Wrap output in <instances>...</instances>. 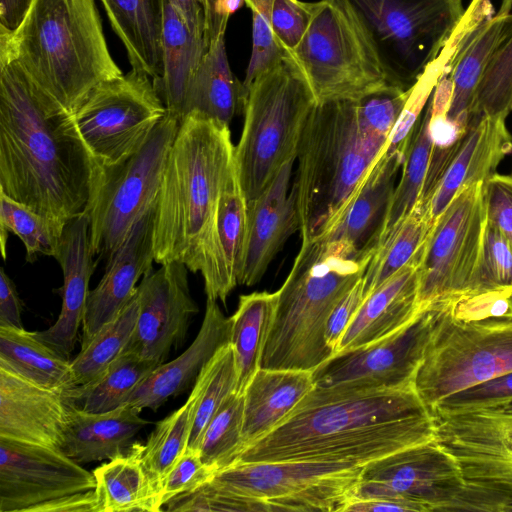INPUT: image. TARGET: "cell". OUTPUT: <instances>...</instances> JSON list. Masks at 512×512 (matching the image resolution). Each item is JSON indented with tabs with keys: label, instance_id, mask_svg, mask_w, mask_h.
I'll return each instance as SVG.
<instances>
[{
	"label": "cell",
	"instance_id": "obj_1",
	"mask_svg": "<svg viewBox=\"0 0 512 512\" xmlns=\"http://www.w3.org/2000/svg\"><path fill=\"white\" fill-rule=\"evenodd\" d=\"M436 418L415 387H314L267 435L246 446L236 463L346 462L366 465L434 441Z\"/></svg>",
	"mask_w": 512,
	"mask_h": 512
},
{
	"label": "cell",
	"instance_id": "obj_2",
	"mask_svg": "<svg viewBox=\"0 0 512 512\" xmlns=\"http://www.w3.org/2000/svg\"><path fill=\"white\" fill-rule=\"evenodd\" d=\"M98 169L72 113L0 62V191L65 227L86 212Z\"/></svg>",
	"mask_w": 512,
	"mask_h": 512
},
{
	"label": "cell",
	"instance_id": "obj_3",
	"mask_svg": "<svg viewBox=\"0 0 512 512\" xmlns=\"http://www.w3.org/2000/svg\"><path fill=\"white\" fill-rule=\"evenodd\" d=\"M15 61L73 113L98 84L123 73L109 52L95 0H32L13 31L0 27V62Z\"/></svg>",
	"mask_w": 512,
	"mask_h": 512
},
{
	"label": "cell",
	"instance_id": "obj_4",
	"mask_svg": "<svg viewBox=\"0 0 512 512\" xmlns=\"http://www.w3.org/2000/svg\"><path fill=\"white\" fill-rule=\"evenodd\" d=\"M388 139L366 120L360 101L315 104L299 142L292 186L302 241L319 239L336 224Z\"/></svg>",
	"mask_w": 512,
	"mask_h": 512
},
{
	"label": "cell",
	"instance_id": "obj_5",
	"mask_svg": "<svg viewBox=\"0 0 512 512\" xmlns=\"http://www.w3.org/2000/svg\"><path fill=\"white\" fill-rule=\"evenodd\" d=\"M373 252L344 240L302 241L278 290L260 368L314 371L333 356L325 341L328 319L362 279Z\"/></svg>",
	"mask_w": 512,
	"mask_h": 512
},
{
	"label": "cell",
	"instance_id": "obj_6",
	"mask_svg": "<svg viewBox=\"0 0 512 512\" xmlns=\"http://www.w3.org/2000/svg\"><path fill=\"white\" fill-rule=\"evenodd\" d=\"M234 155L228 125L195 111L180 121L155 204L157 264L183 263L211 233Z\"/></svg>",
	"mask_w": 512,
	"mask_h": 512
},
{
	"label": "cell",
	"instance_id": "obj_7",
	"mask_svg": "<svg viewBox=\"0 0 512 512\" xmlns=\"http://www.w3.org/2000/svg\"><path fill=\"white\" fill-rule=\"evenodd\" d=\"M313 92L289 54L257 76L243 104L244 125L235 163L247 202L256 199L289 160L296 159Z\"/></svg>",
	"mask_w": 512,
	"mask_h": 512
},
{
	"label": "cell",
	"instance_id": "obj_8",
	"mask_svg": "<svg viewBox=\"0 0 512 512\" xmlns=\"http://www.w3.org/2000/svg\"><path fill=\"white\" fill-rule=\"evenodd\" d=\"M372 49L389 85L411 89L461 21L463 0H336Z\"/></svg>",
	"mask_w": 512,
	"mask_h": 512
},
{
	"label": "cell",
	"instance_id": "obj_9",
	"mask_svg": "<svg viewBox=\"0 0 512 512\" xmlns=\"http://www.w3.org/2000/svg\"><path fill=\"white\" fill-rule=\"evenodd\" d=\"M180 121L167 114L143 146L123 162L99 166L85 213L92 254L107 264L155 203Z\"/></svg>",
	"mask_w": 512,
	"mask_h": 512
},
{
	"label": "cell",
	"instance_id": "obj_10",
	"mask_svg": "<svg viewBox=\"0 0 512 512\" xmlns=\"http://www.w3.org/2000/svg\"><path fill=\"white\" fill-rule=\"evenodd\" d=\"M289 55L316 103L360 101L391 86L360 30L336 0L313 2L307 31Z\"/></svg>",
	"mask_w": 512,
	"mask_h": 512
},
{
	"label": "cell",
	"instance_id": "obj_11",
	"mask_svg": "<svg viewBox=\"0 0 512 512\" xmlns=\"http://www.w3.org/2000/svg\"><path fill=\"white\" fill-rule=\"evenodd\" d=\"M448 304L414 380L429 411L453 393L512 371V316L464 322Z\"/></svg>",
	"mask_w": 512,
	"mask_h": 512
},
{
	"label": "cell",
	"instance_id": "obj_12",
	"mask_svg": "<svg viewBox=\"0 0 512 512\" xmlns=\"http://www.w3.org/2000/svg\"><path fill=\"white\" fill-rule=\"evenodd\" d=\"M363 465L346 462L272 461L236 463L212 483L267 503L271 511H343L354 497Z\"/></svg>",
	"mask_w": 512,
	"mask_h": 512
},
{
	"label": "cell",
	"instance_id": "obj_13",
	"mask_svg": "<svg viewBox=\"0 0 512 512\" xmlns=\"http://www.w3.org/2000/svg\"><path fill=\"white\" fill-rule=\"evenodd\" d=\"M166 113L153 80L131 69L94 87L72 117L90 154L105 167L138 151Z\"/></svg>",
	"mask_w": 512,
	"mask_h": 512
},
{
	"label": "cell",
	"instance_id": "obj_14",
	"mask_svg": "<svg viewBox=\"0 0 512 512\" xmlns=\"http://www.w3.org/2000/svg\"><path fill=\"white\" fill-rule=\"evenodd\" d=\"M483 182L463 189L436 219L424 243L419 309L450 302L466 290L478 262L485 226Z\"/></svg>",
	"mask_w": 512,
	"mask_h": 512
},
{
	"label": "cell",
	"instance_id": "obj_15",
	"mask_svg": "<svg viewBox=\"0 0 512 512\" xmlns=\"http://www.w3.org/2000/svg\"><path fill=\"white\" fill-rule=\"evenodd\" d=\"M446 303L421 309L392 335L330 357L314 371V384L359 389H398L414 386L439 315Z\"/></svg>",
	"mask_w": 512,
	"mask_h": 512
},
{
	"label": "cell",
	"instance_id": "obj_16",
	"mask_svg": "<svg viewBox=\"0 0 512 512\" xmlns=\"http://www.w3.org/2000/svg\"><path fill=\"white\" fill-rule=\"evenodd\" d=\"M465 483L456 460L434 440L364 465L352 499H393L423 512L447 511Z\"/></svg>",
	"mask_w": 512,
	"mask_h": 512
},
{
	"label": "cell",
	"instance_id": "obj_17",
	"mask_svg": "<svg viewBox=\"0 0 512 512\" xmlns=\"http://www.w3.org/2000/svg\"><path fill=\"white\" fill-rule=\"evenodd\" d=\"M95 486L93 472L60 448L0 437V512H33Z\"/></svg>",
	"mask_w": 512,
	"mask_h": 512
},
{
	"label": "cell",
	"instance_id": "obj_18",
	"mask_svg": "<svg viewBox=\"0 0 512 512\" xmlns=\"http://www.w3.org/2000/svg\"><path fill=\"white\" fill-rule=\"evenodd\" d=\"M139 314L125 351L161 365L173 347L185 340L190 319L198 312L188 285V268L180 261L150 270L137 286Z\"/></svg>",
	"mask_w": 512,
	"mask_h": 512
},
{
	"label": "cell",
	"instance_id": "obj_19",
	"mask_svg": "<svg viewBox=\"0 0 512 512\" xmlns=\"http://www.w3.org/2000/svg\"><path fill=\"white\" fill-rule=\"evenodd\" d=\"M435 440L466 482L512 490V414L480 410L436 418Z\"/></svg>",
	"mask_w": 512,
	"mask_h": 512
},
{
	"label": "cell",
	"instance_id": "obj_20",
	"mask_svg": "<svg viewBox=\"0 0 512 512\" xmlns=\"http://www.w3.org/2000/svg\"><path fill=\"white\" fill-rule=\"evenodd\" d=\"M247 223V200L234 163L220 194L214 228L184 263L189 271L202 274L207 299L225 303L239 284Z\"/></svg>",
	"mask_w": 512,
	"mask_h": 512
},
{
	"label": "cell",
	"instance_id": "obj_21",
	"mask_svg": "<svg viewBox=\"0 0 512 512\" xmlns=\"http://www.w3.org/2000/svg\"><path fill=\"white\" fill-rule=\"evenodd\" d=\"M154 216L155 205L134 225L123 245L105 265L98 285L89 291L81 346L120 314L135 295L138 280L153 269Z\"/></svg>",
	"mask_w": 512,
	"mask_h": 512
},
{
	"label": "cell",
	"instance_id": "obj_22",
	"mask_svg": "<svg viewBox=\"0 0 512 512\" xmlns=\"http://www.w3.org/2000/svg\"><path fill=\"white\" fill-rule=\"evenodd\" d=\"M294 161L286 162L263 192L247 202V240L239 285L257 284L289 236L299 231L296 194L293 188L289 190Z\"/></svg>",
	"mask_w": 512,
	"mask_h": 512
},
{
	"label": "cell",
	"instance_id": "obj_23",
	"mask_svg": "<svg viewBox=\"0 0 512 512\" xmlns=\"http://www.w3.org/2000/svg\"><path fill=\"white\" fill-rule=\"evenodd\" d=\"M90 245V223L87 213L70 221L64 228L57 257L63 273L60 314L48 329L34 331V336L71 361L82 325L90 278L97 262Z\"/></svg>",
	"mask_w": 512,
	"mask_h": 512
},
{
	"label": "cell",
	"instance_id": "obj_24",
	"mask_svg": "<svg viewBox=\"0 0 512 512\" xmlns=\"http://www.w3.org/2000/svg\"><path fill=\"white\" fill-rule=\"evenodd\" d=\"M67 423L68 405L61 391L0 368V437L61 448Z\"/></svg>",
	"mask_w": 512,
	"mask_h": 512
},
{
	"label": "cell",
	"instance_id": "obj_25",
	"mask_svg": "<svg viewBox=\"0 0 512 512\" xmlns=\"http://www.w3.org/2000/svg\"><path fill=\"white\" fill-rule=\"evenodd\" d=\"M231 319L217 301L207 299L201 327L190 346L174 360L154 369L132 392L127 404L139 410H156L170 397L194 384L215 353L230 342Z\"/></svg>",
	"mask_w": 512,
	"mask_h": 512
},
{
	"label": "cell",
	"instance_id": "obj_26",
	"mask_svg": "<svg viewBox=\"0 0 512 512\" xmlns=\"http://www.w3.org/2000/svg\"><path fill=\"white\" fill-rule=\"evenodd\" d=\"M423 246L407 265L364 298L336 354L382 340L404 327L418 314Z\"/></svg>",
	"mask_w": 512,
	"mask_h": 512
},
{
	"label": "cell",
	"instance_id": "obj_27",
	"mask_svg": "<svg viewBox=\"0 0 512 512\" xmlns=\"http://www.w3.org/2000/svg\"><path fill=\"white\" fill-rule=\"evenodd\" d=\"M512 151L505 119L484 117L470 122L430 200L433 222L466 187L484 182Z\"/></svg>",
	"mask_w": 512,
	"mask_h": 512
},
{
	"label": "cell",
	"instance_id": "obj_28",
	"mask_svg": "<svg viewBox=\"0 0 512 512\" xmlns=\"http://www.w3.org/2000/svg\"><path fill=\"white\" fill-rule=\"evenodd\" d=\"M406 150L386 147L340 219L321 238L344 240L359 249L375 250Z\"/></svg>",
	"mask_w": 512,
	"mask_h": 512
},
{
	"label": "cell",
	"instance_id": "obj_29",
	"mask_svg": "<svg viewBox=\"0 0 512 512\" xmlns=\"http://www.w3.org/2000/svg\"><path fill=\"white\" fill-rule=\"evenodd\" d=\"M140 413L129 404L104 413L84 412L68 405L60 449L81 465L116 458L130 449L134 437L148 424Z\"/></svg>",
	"mask_w": 512,
	"mask_h": 512
},
{
	"label": "cell",
	"instance_id": "obj_30",
	"mask_svg": "<svg viewBox=\"0 0 512 512\" xmlns=\"http://www.w3.org/2000/svg\"><path fill=\"white\" fill-rule=\"evenodd\" d=\"M314 385L312 371L259 368L243 393L244 448L283 422Z\"/></svg>",
	"mask_w": 512,
	"mask_h": 512
},
{
	"label": "cell",
	"instance_id": "obj_31",
	"mask_svg": "<svg viewBox=\"0 0 512 512\" xmlns=\"http://www.w3.org/2000/svg\"><path fill=\"white\" fill-rule=\"evenodd\" d=\"M111 27L123 43L132 69L153 82L163 75L164 0H100Z\"/></svg>",
	"mask_w": 512,
	"mask_h": 512
},
{
	"label": "cell",
	"instance_id": "obj_32",
	"mask_svg": "<svg viewBox=\"0 0 512 512\" xmlns=\"http://www.w3.org/2000/svg\"><path fill=\"white\" fill-rule=\"evenodd\" d=\"M511 9L512 0H502L497 13L470 33L449 63L447 74L452 81L453 92L446 118L460 133L467 127L475 91L500 41Z\"/></svg>",
	"mask_w": 512,
	"mask_h": 512
},
{
	"label": "cell",
	"instance_id": "obj_33",
	"mask_svg": "<svg viewBox=\"0 0 512 512\" xmlns=\"http://www.w3.org/2000/svg\"><path fill=\"white\" fill-rule=\"evenodd\" d=\"M163 10V75L154 85L167 114L181 121L189 84L207 45L191 32L170 0H164Z\"/></svg>",
	"mask_w": 512,
	"mask_h": 512
},
{
	"label": "cell",
	"instance_id": "obj_34",
	"mask_svg": "<svg viewBox=\"0 0 512 512\" xmlns=\"http://www.w3.org/2000/svg\"><path fill=\"white\" fill-rule=\"evenodd\" d=\"M100 512H159L161 496L142 459V444L93 470Z\"/></svg>",
	"mask_w": 512,
	"mask_h": 512
},
{
	"label": "cell",
	"instance_id": "obj_35",
	"mask_svg": "<svg viewBox=\"0 0 512 512\" xmlns=\"http://www.w3.org/2000/svg\"><path fill=\"white\" fill-rule=\"evenodd\" d=\"M242 83L232 73L225 46V37L210 45L189 84L183 118L199 112L225 125L242 107Z\"/></svg>",
	"mask_w": 512,
	"mask_h": 512
},
{
	"label": "cell",
	"instance_id": "obj_36",
	"mask_svg": "<svg viewBox=\"0 0 512 512\" xmlns=\"http://www.w3.org/2000/svg\"><path fill=\"white\" fill-rule=\"evenodd\" d=\"M278 290L253 292L239 297L230 317V345L236 370V393L243 394L258 371L273 324Z\"/></svg>",
	"mask_w": 512,
	"mask_h": 512
},
{
	"label": "cell",
	"instance_id": "obj_37",
	"mask_svg": "<svg viewBox=\"0 0 512 512\" xmlns=\"http://www.w3.org/2000/svg\"><path fill=\"white\" fill-rule=\"evenodd\" d=\"M0 368L52 390L75 386L70 360L25 329L0 328Z\"/></svg>",
	"mask_w": 512,
	"mask_h": 512
},
{
	"label": "cell",
	"instance_id": "obj_38",
	"mask_svg": "<svg viewBox=\"0 0 512 512\" xmlns=\"http://www.w3.org/2000/svg\"><path fill=\"white\" fill-rule=\"evenodd\" d=\"M158 365L124 351L97 378L62 392L65 402L84 412L104 413L127 404L138 385Z\"/></svg>",
	"mask_w": 512,
	"mask_h": 512
},
{
	"label": "cell",
	"instance_id": "obj_39",
	"mask_svg": "<svg viewBox=\"0 0 512 512\" xmlns=\"http://www.w3.org/2000/svg\"><path fill=\"white\" fill-rule=\"evenodd\" d=\"M204 367L186 402L159 421L146 443L142 444V459L160 496L168 474L188 447L197 404L204 384Z\"/></svg>",
	"mask_w": 512,
	"mask_h": 512
},
{
	"label": "cell",
	"instance_id": "obj_40",
	"mask_svg": "<svg viewBox=\"0 0 512 512\" xmlns=\"http://www.w3.org/2000/svg\"><path fill=\"white\" fill-rule=\"evenodd\" d=\"M433 224L429 211L416 205L387 235L375 248L362 277L364 298L413 259Z\"/></svg>",
	"mask_w": 512,
	"mask_h": 512
},
{
	"label": "cell",
	"instance_id": "obj_41",
	"mask_svg": "<svg viewBox=\"0 0 512 512\" xmlns=\"http://www.w3.org/2000/svg\"><path fill=\"white\" fill-rule=\"evenodd\" d=\"M431 110L418 121L406 150L400 180L392 195L376 247L415 208L427 176L433 150Z\"/></svg>",
	"mask_w": 512,
	"mask_h": 512
},
{
	"label": "cell",
	"instance_id": "obj_42",
	"mask_svg": "<svg viewBox=\"0 0 512 512\" xmlns=\"http://www.w3.org/2000/svg\"><path fill=\"white\" fill-rule=\"evenodd\" d=\"M139 314L137 291L126 307L103 326L70 361L75 386L97 378L127 348Z\"/></svg>",
	"mask_w": 512,
	"mask_h": 512
},
{
	"label": "cell",
	"instance_id": "obj_43",
	"mask_svg": "<svg viewBox=\"0 0 512 512\" xmlns=\"http://www.w3.org/2000/svg\"><path fill=\"white\" fill-rule=\"evenodd\" d=\"M64 228L0 191V242L4 260L8 232L20 238L26 249V260L32 263L39 256L57 257Z\"/></svg>",
	"mask_w": 512,
	"mask_h": 512
},
{
	"label": "cell",
	"instance_id": "obj_44",
	"mask_svg": "<svg viewBox=\"0 0 512 512\" xmlns=\"http://www.w3.org/2000/svg\"><path fill=\"white\" fill-rule=\"evenodd\" d=\"M512 111V13L481 76L468 124L484 117L506 119ZM467 124V125H468Z\"/></svg>",
	"mask_w": 512,
	"mask_h": 512
},
{
	"label": "cell",
	"instance_id": "obj_45",
	"mask_svg": "<svg viewBox=\"0 0 512 512\" xmlns=\"http://www.w3.org/2000/svg\"><path fill=\"white\" fill-rule=\"evenodd\" d=\"M244 395L233 392L210 420L199 453L208 466L222 470L235 463L244 448Z\"/></svg>",
	"mask_w": 512,
	"mask_h": 512
},
{
	"label": "cell",
	"instance_id": "obj_46",
	"mask_svg": "<svg viewBox=\"0 0 512 512\" xmlns=\"http://www.w3.org/2000/svg\"><path fill=\"white\" fill-rule=\"evenodd\" d=\"M204 384L197 404L188 447L199 450L210 420L230 394L236 392V370L230 343L222 346L204 367Z\"/></svg>",
	"mask_w": 512,
	"mask_h": 512
},
{
	"label": "cell",
	"instance_id": "obj_47",
	"mask_svg": "<svg viewBox=\"0 0 512 512\" xmlns=\"http://www.w3.org/2000/svg\"><path fill=\"white\" fill-rule=\"evenodd\" d=\"M490 291L512 294V245L485 222L478 262L461 296Z\"/></svg>",
	"mask_w": 512,
	"mask_h": 512
},
{
	"label": "cell",
	"instance_id": "obj_48",
	"mask_svg": "<svg viewBox=\"0 0 512 512\" xmlns=\"http://www.w3.org/2000/svg\"><path fill=\"white\" fill-rule=\"evenodd\" d=\"M244 3L252 12V51L242 83V108L255 78L277 64L286 54L275 41L272 31L273 0H244Z\"/></svg>",
	"mask_w": 512,
	"mask_h": 512
},
{
	"label": "cell",
	"instance_id": "obj_49",
	"mask_svg": "<svg viewBox=\"0 0 512 512\" xmlns=\"http://www.w3.org/2000/svg\"><path fill=\"white\" fill-rule=\"evenodd\" d=\"M512 402V371L453 393L432 409L436 418L491 410Z\"/></svg>",
	"mask_w": 512,
	"mask_h": 512
},
{
	"label": "cell",
	"instance_id": "obj_50",
	"mask_svg": "<svg viewBox=\"0 0 512 512\" xmlns=\"http://www.w3.org/2000/svg\"><path fill=\"white\" fill-rule=\"evenodd\" d=\"M163 510L188 511H268L270 506L260 500L242 497L224 490L211 480L194 491L183 493L169 500Z\"/></svg>",
	"mask_w": 512,
	"mask_h": 512
},
{
	"label": "cell",
	"instance_id": "obj_51",
	"mask_svg": "<svg viewBox=\"0 0 512 512\" xmlns=\"http://www.w3.org/2000/svg\"><path fill=\"white\" fill-rule=\"evenodd\" d=\"M313 2L273 0L271 26L275 41L286 54L301 42L309 26Z\"/></svg>",
	"mask_w": 512,
	"mask_h": 512
},
{
	"label": "cell",
	"instance_id": "obj_52",
	"mask_svg": "<svg viewBox=\"0 0 512 512\" xmlns=\"http://www.w3.org/2000/svg\"><path fill=\"white\" fill-rule=\"evenodd\" d=\"M216 473V469L204 463L199 450L187 448L164 482L162 505L178 495L196 490L212 480Z\"/></svg>",
	"mask_w": 512,
	"mask_h": 512
},
{
	"label": "cell",
	"instance_id": "obj_53",
	"mask_svg": "<svg viewBox=\"0 0 512 512\" xmlns=\"http://www.w3.org/2000/svg\"><path fill=\"white\" fill-rule=\"evenodd\" d=\"M482 202L486 223L512 245V176L494 173L483 182Z\"/></svg>",
	"mask_w": 512,
	"mask_h": 512
},
{
	"label": "cell",
	"instance_id": "obj_54",
	"mask_svg": "<svg viewBox=\"0 0 512 512\" xmlns=\"http://www.w3.org/2000/svg\"><path fill=\"white\" fill-rule=\"evenodd\" d=\"M457 320L470 322L512 316V294L490 291L460 296L448 304Z\"/></svg>",
	"mask_w": 512,
	"mask_h": 512
},
{
	"label": "cell",
	"instance_id": "obj_55",
	"mask_svg": "<svg viewBox=\"0 0 512 512\" xmlns=\"http://www.w3.org/2000/svg\"><path fill=\"white\" fill-rule=\"evenodd\" d=\"M363 300V280L360 279L332 311L326 325L325 341L333 355Z\"/></svg>",
	"mask_w": 512,
	"mask_h": 512
},
{
	"label": "cell",
	"instance_id": "obj_56",
	"mask_svg": "<svg viewBox=\"0 0 512 512\" xmlns=\"http://www.w3.org/2000/svg\"><path fill=\"white\" fill-rule=\"evenodd\" d=\"M244 0H202L205 16V41L207 49L225 37L228 20Z\"/></svg>",
	"mask_w": 512,
	"mask_h": 512
},
{
	"label": "cell",
	"instance_id": "obj_57",
	"mask_svg": "<svg viewBox=\"0 0 512 512\" xmlns=\"http://www.w3.org/2000/svg\"><path fill=\"white\" fill-rule=\"evenodd\" d=\"M22 303L15 284L0 268V328L24 329L21 319Z\"/></svg>",
	"mask_w": 512,
	"mask_h": 512
},
{
	"label": "cell",
	"instance_id": "obj_58",
	"mask_svg": "<svg viewBox=\"0 0 512 512\" xmlns=\"http://www.w3.org/2000/svg\"><path fill=\"white\" fill-rule=\"evenodd\" d=\"M33 512H100V507L92 489L41 504Z\"/></svg>",
	"mask_w": 512,
	"mask_h": 512
},
{
	"label": "cell",
	"instance_id": "obj_59",
	"mask_svg": "<svg viewBox=\"0 0 512 512\" xmlns=\"http://www.w3.org/2000/svg\"><path fill=\"white\" fill-rule=\"evenodd\" d=\"M343 511H355V512H372V511H394V512H406L416 511L423 512L422 508L408 502L384 499V498H371V499H352L345 506Z\"/></svg>",
	"mask_w": 512,
	"mask_h": 512
},
{
	"label": "cell",
	"instance_id": "obj_60",
	"mask_svg": "<svg viewBox=\"0 0 512 512\" xmlns=\"http://www.w3.org/2000/svg\"><path fill=\"white\" fill-rule=\"evenodd\" d=\"M170 1L181 14L191 32L205 39V16L202 0Z\"/></svg>",
	"mask_w": 512,
	"mask_h": 512
},
{
	"label": "cell",
	"instance_id": "obj_61",
	"mask_svg": "<svg viewBox=\"0 0 512 512\" xmlns=\"http://www.w3.org/2000/svg\"><path fill=\"white\" fill-rule=\"evenodd\" d=\"M32 0H0V27L15 30L27 13Z\"/></svg>",
	"mask_w": 512,
	"mask_h": 512
},
{
	"label": "cell",
	"instance_id": "obj_62",
	"mask_svg": "<svg viewBox=\"0 0 512 512\" xmlns=\"http://www.w3.org/2000/svg\"><path fill=\"white\" fill-rule=\"evenodd\" d=\"M491 411L505 413V414H512V402L508 403L506 405L497 407L495 409H491Z\"/></svg>",
	"mask_w": 512,
	"mask_h": 512
}]
</instances>
